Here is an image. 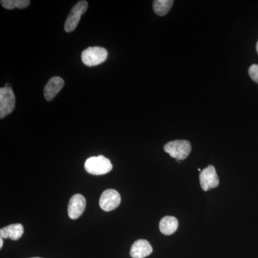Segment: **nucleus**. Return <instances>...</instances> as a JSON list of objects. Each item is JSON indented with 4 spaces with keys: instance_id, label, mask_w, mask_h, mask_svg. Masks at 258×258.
I'll return each mask as SVG.
<instances>
[{
    "instance_id": "obj_1",
    "label": "nucleus",
    "mask_w": 258,
    "mask_h": 258,
    "mask_svg": "<svg viewBox=\"0 0 258 258\" xmlns=\"http://www.w3.org/2000/svg\"><path fill=\"white\" fill-rule=\"evenodd\" d=\"M84 166L86 171L93 175H103L113 169L111 161L102 155L88 158Z\"/></svg>"
},
{
    "instance_id": "obj_2",
    "label": "nucleus",
    "mask_w": 258,
    "mask_h": 258,
    "mask_svg": "<svg viewBox=\"0 0 258 258\" xmlns=\"http://www.w3.org/2000/svg\"><path fill=\"white\" fill-rule=\"evenodd\" d=\"M164 150L176 160H184L191 153V143L186 140L172 141L164 145Z\"/></svg>"
},
{
    "instance_id": "obj_3",
    "label": "nucleus",
    "mask_w": 258,
    "mask_h": 258,
    "mask_svg": "<svg viewBox=\"0 0 258 258\" xmlns=\"http://www.w3.org/2000/svg\"><path fill=\"white\" fill-rule=\"evenodd\" d=\"M108 57V52L101 47H89L83 50L81 58L83 63L89 67L103 63Z\"/></svg>"
},
{
    "instance_id": "obj_4",
    "label": "nucleus",
    "mask_w": 258,
    "mask_h": 258,
    "mask_svg": "<svg viewBox=\"0 0 258 258\" xmlns=\"http://www.w3.org/2000/svg\"><path fill=\"white\" fill-rule=\"evenodd\" d=\"M88 4L85 0L80 1L74 5V8L71 10V13L64 23V30L67 32H71L76 30L79 25L81 16L88 9Z\"/></svg>"
},
{
    "instance_id": "obj_5",
    "label": "nucleus",
    "mask_w": 258,
    "mask_h": 258,
    "mask_svg": "<svg viewBox=\"0 0 258 258\" xmlns=\"http://www.w3.org/2000/svg\"><path fill=\"white\" fill-rule=\"evenodd\" d=\"M15 108V96L12 88H0V118L13 113Z\"/></svg>"
},
{
    "instance_id": "obj_6",
    "label": "nucleus",
    "mask_w": 258,
    "mask_h": 258,
    "mask_svg": "<svg viewBox=\"0 0 258 258\" xmlns=\"http://www.w3.org/2000/svg\"><path fill=\"white\" fill-rule=\"evenodd\" d=\"M120 194L115 189H106L102 193L99 200V205L102 210L106 212L112 211L119 206L120 203Z\"/></svg>"
},
{
    "instance_id": "obj_7",
    "label": "nucleus",
    "mask_w": 258,
    "mask_h": 258,
    "mask_svg": "<svg viewBox=\"0 0 258 258\" xmlns=\"http://www.w3.org/2000/svg\"><path fill=\"white\" fill-rule=\"evenodd\" d=\"M200 180L202 188L205 191L216 188L220 184L216 169L215 166L212 165L208 166L200 172Z\"/></svg>"
},
{
    "instance_id": "obj_8",
    "label": "nucleus",
    "mask_w": 258,
    "mask_h": 258,
    "mask_svg": "<svg viewBox=\"0 0 258 258\" xmlns=\"http://www.w3.org/2000/svg\"><path fill=\"white\" fill-rule=\"evenodd\" d=\"M86 207V200L83 195L77 194L70 200L68 212L69 216L72 220H76L82 215Z\"/></svg>"
},
{
    "instance_id": "obj_9",
    "label": "nucleus",
    "mask_w": 258,
    "mask_h": 258,
    "mask_svg": "<svg viewBox=\"0 0 258 258\" xmlns=\"http://www.w3.org/2000/svg\"><path fill=\"white\" fill-rule=\"evenodd\" d=\"M64 82L58 76L51 78L44 88V96L47 101H52L63 88Z\"/></svg>"
},
{
    "instance_id": "obj_10",
    "label": "nucleus",
    "mask_w": 258,
    "mask_h": 258,
    "mask_svg": "<svg viewBox=\"0 0 258 258\" xmlns=\"http://www.w3.org/2000/svg\"><path fill=\"white\" fill-rule=\"evenodd\" d=\"M153 248L150 243L146 240L136 241L130 250L131 257L145 258L152 253Z\"/></svg>"
},
{
    "instance_id": "obj_11",
    "label": "nucleus",
    "mask_w": 258,
    "mask_h": 258,
    "mask_svg": "<svg viewBox=\"0 0 258 258\" xmlns=\"http://www.w3.org/2000/svg\"><path fill=\"white\" fill-rule=\"evenodd\" d=\"M24 227L21 224H13L0 230V237L4 239L18 240L23 236Z\"/></svg>"
},
{
    "instance_id": "obj_12",
    "label": "nucleus",
    "mask_w": 258,
    "mask_h": 258,
    "mask_svg": "<svg viewBox=\"0 0 258 258\" xmlns=\"http://www.w3.org/2000/svg\"><path fill=\"white\" fill-rule=\"evenodd\" d=\"M178 226H179V223H178V220L176 217L166 216L161 219L160 223H159V230L164 235H170L177 230Z\"/></svg>"
},
{
    "instance_id": "obj_13",
    "label": "nucleus",
    "mask_w": 258,
    "mask_h": 258,
    "mask_svg": "<svg viewBox=\"0 0 258 258\" xmlns=\"http://www.w3.org/2000/svg\"><path fill=\"white\" fill-rule=\"evenodd\" d=\"M173 3V0H155L153 3V9L159 16H165L171 10Z\"/></svg>"
},
{
    "instance_id": "obj_14",
    "label": "nucleus",
    "mask_w": 258,
    "mask_h": 258,
    "mask_svg": "<svg viewBox=\"0 0 258 258\" xmlns=\"http://www.w3.org/2000/svg\"><path fill=\"white\" fill-rule=\"evenodd\" d=\"M30 4V0H2L1 5L7 10H13L15 8L24 9Z\"/></svg>"
},
{
    "instance_id": "obj_15",
    "label": "nucleus",
    "mask_w": 258,
    "mask_h": 258,
    "mask_svg": "<svg viewBox=\"0 0 258 258\" xmlns=\"http://www.w3.org/2000/svg\"><path fill=\"white\" fill-rule=\"evenodd\" d=\"M248 74L251 79L258 84V64H252L249 68Z\"/></svg>"
},
{
    "instance_id": "obj_16",
    "label": "nucleus",
    "mask_w": 258,
    "mask_h": 258,
    "mask_svg": "<svg viewBox=\"0 0 258 258\" xmlns=\"http://www.w3.org/2000/svg\"><path fill=\"white\" fill-rule=\"evenodd\" d=\"M3 237H1V238H0V248H2V247H3Z\"/></svg>"
},
{
    "instance_id": "obj_17",
    "label": "nucleus",
    "mask_w": 258,
    "mask_h": 258,
    "mask_svg": "<svg viewBox=\"0 0 258 258\" xmlns=\"http://www.w3.org/2000/svg\"><path fill=\"white\" fill-rule=\"evenodd\" d=\"M5 88H12L11 86H10V84H9V83H6V84H5Z\"/></svg>"
},
{
    "instance_id": "obj_18",
    "label": "nucleus",
    "mask_w": 258,
    "mask_h": 258,
    "mask_svg": "<svg viewBox=\"0 0 258 258\" xmlns=\"http://www.w3.org/2000/svg\"><path fill=\"white\" fill-rule=\"evenodd\" d=\"M256 50H257V52L258 54V41L257 42V45H256Z\"/></svg>"
},
{
    "instance_id": "obj_19",
    "label": "nucleus",
    "mask_w": 258,
    "mask_h": 258,
    "mask_svg": "<svg viewBox=\"0 0 258 258\" xmlns=\"http://www.w3.org/2000/svg\"><path fill=\"white\" fill-rule=\"evenodd\" d=\"M30 258H42V257H30Z\"/></svg>"
}]
</instances>
